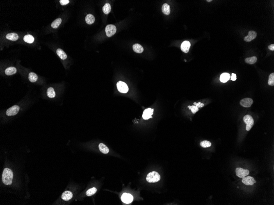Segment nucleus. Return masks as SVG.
Here are the masks:
<instances>
[{
    "label": "nucleus",
    "mask_w": 274,
    "mask_h": 205,
    "mask_svg": "<svg viewBox=\"0 0 274 205\" xmlns=\"http://www.w3.org/2000/svg\"><path fill=\"white\" fill-rule=\"evenodd\" d=\"M12 171L10 169L6 168L3 170L2 174V181L6 185H11L13 179Z\"/></svg>",
    "instance_id": "obj_1"
},
{
    "label": "nucleus",
    "mask_w": 274,
    "mask_h": 205,
    "mask_svg": "<svg viewBox=\"0 0 274 205\" xmlns=\"http://www.w3.org/2000/svg\"><path fill=\"white\" fill-rule=\"evenodd\" d=\"M146 179L149 183L157 182L160 180V175L156 172H152L148 174Z\"/></svg>",
    "instance_id": "obj_2"
},
{
    "label": "nucleus",
    "mask_w": 274,
    "mask_h": 205,
    "mask_svg": "<svg viewBox=\"0 0 274 205\" xmlns=\"http://www.w3.org/2000/svg\"><path fill=\"white\" fill-rule=\"evenodd\" d=\"M243 121L247 125L246 130L247 131H249L254 125V120L253 118L250 115H245L243 118Z\"/></svg>",
    "instance_id": "obj_3"
},
{
    "label": "nucleus",
    "mask_w": 274,
    "mask_h": 205,
    "mask_svg": "<svg viewBox=\"0 0 274 205\" xmlns=\"http://www.w3.org/2000/svg\"><path fill=\"white\" fill-rule=\"evenodd\" d=\"M117 30L116 26L112 24L108 25L105 27V31L107 37H112L115 34Z\"/></svg>",
    "instance_id": "obj_4"
},
{
    "label": "nucleus",
    "mask_w": 274,
    "mask_h": 205,
    "mask_svg": "<svg viewBox=\"0 0 274 205\" xmlns=\"http://www.w3.org/2000/svg\"><path fill=\"white\" fill-rule=\"evenodd\" d=\"M117 89L119 92L122 93H126L129 90V88L127 84L122 81H119L117 84Z\"/></svg>",
    "instance_id": "obj_5"
},
{
    "label": "nucleus",
    "mask_w": 274,
    "mask_h": 205,
    "mask_svg": "<svg viewBox=\"0 0 274 205\" xmlns=\"http://www.w3.org/2000/svg\"><path fill=\"white\" fill-rule=\"evenodd\" d=\"M235 173H236L237 176L241 178H243V177L249 175V172L248 170H245L242 168H237L235 170Z\"/></svg>",
    "instance_id": "obj_6"
},
{
    "label": "nucleus",
    "mask_w": 274,
    "mask_h": 205,
    "mask_svg": "<svg viewBox=\"0 0 274 205\" xmlns=\"http://www.w3.org/2000/svg\"><path fill=\"white\" fill-rule=\"evenodd\" d=\"M20 109V107L18 106H13L7 110L6 114L8 116H13L18 113Z\"/></svg>",
    "instance_id": "obj_7"
},
{
    "label": "nucleus",
    "mask_w": 274,
    "mask_h": 205,
    "mask_svg": "<svg viewBox=\"0 0 274 205\" xmlns=\"http://www.w3.org/2000/svg\"><path fill=\"white\" fill-rule=\"evenodd\" d=\"M242 183L247 186H252L257 182L254 178L251 176H245L242 178Z\"/></svg>",
    "instance_id": "obj_8"
},
{
    "label": "nucleus",
    "mask_w": 274,
    "mask_h": 205,
    "mask_svg": "<svg viewBox=\"0 0 274 205\" xmlns=\"http://www.w3.org/2000/svg\"><path fill=\"white\" fill-rule=\"evenodd\" d=\"M121 200L124 203L129 204L132 202L133 200V197L130 194L125 193L122 195Z\"/></svg>",
    "instance_id": "obj_9"
},
{
    "label": "nucleus",
    "mask_w": 274,
    "mask_h": 205,
    "mask_svg": "<svg viewBox=\"0 0 274 205\" xmlns=\"http://www.w3.org/2000/svg\"><path fill=\"white\" fill-rule=\"evenodd\" d=\"M253 103L252 99L250 98H245L240 101V104L245 107H249Z\"/></svg>",
    "instance_id": "obj_10"
},
{
    "label": "nucleus",
    "mask_w": 274,
    "mask_h": 205,
    "mask_svg": "<svg viewBox=\"0 0 274 205\" xmlns=\"http://www.w3.org/2000/svg\"><path fill=\"white\" fill-rule=\"evenodd\" d=\"M154 109L151 108H148L144 111L142 115V117L144 120H148L150 118H152V115L154 113Z\"/></svg>",
    "instance_id": "obj_11"
},
{
    "label": "nucleus",
    "mask_w": 274,
    "mask_h": 205,
    "mask_svg": "<svg viewBox=\"0 0 274 205\" xmlns=\"http://www.w3.org/2000/svg\"><path fill=\"white\" fill-rule=\"evenodd\" d=\"M190 47V43L189 41H185L182 43L181 46V51L185 53H188Z\"/></svg>",
    "instance_id": "obj_12"
},
{
    "label": "nucleus",
    "mask_w": 274,
    "mask_h": 205,
    "mask_svg": "<svg viewBox=\"0 0 274 205\" xmlns=\"http://www.w3.org/2000/svg\"><path fill=\"white\" fill-rule=\"evenodd\" d=\"M73 197L72 193L69 191H66L64 192L62 195L61 198L62 199L65 201H69Z\"/></svg>",
    "instance_id": "obj_13"
},
{
    "label": "nucleus",
    "mask_w": 274,
    "mask_h": 205,
    "mask_svg": "<svg viewBox=\"0 0 274 205\" xmlns=\"http://www.w3.org/2000/svg\"><path fill=\"white\" fill-rule=\"evenodd\" d=\"M133 49L134 51L138 53H141L144 51V49L142 46L138 43L134 44L133 46Z\"/></svg>",
    "instance_id": "obj_14"
},
{
    "label": "nucleus",
    "mask_w": 274,
    "mask_h": 205,
    "mask_svg": "<svg viewBox=\"0 0 274 205\" xmlns=\"http://www.w3.org/2000/svg\"><path fill=\"white\" fill-rule=\"evenodd\" d=\"M85 21L86 23L89 25H91L93 24L95 21V16L93 14H88L85 17Z\"/></svg>",
    "instance_id": "obj_15"
},
{
    "label": "nucleus",
    "mask_w": 274,
    "mask_h": 205,
    "mask_svg": "<svg viewBox=\"0 0 274 205\" xmlns=\"http://www.w3.org/2000/svg\"><path fill=\"white\" fill-rule=\"evenodd\" d=\"M6 38L8 40L15 41L19 39V36L16 33H10L7 34Z\"/></svg>",
    "instance_id": "obj_16"
},
{
    "label": "nucleus",
    "mask_w": 274,
    "mask_h": 205,
    "mask_svg": "<svg viewBox=\"0 0 274 205\" xmlns=\"http://www.w3.org/2000/svg\"><path fill=\"white\" fill-rule=\"evenodd\" d=\"M99 148L100 151L103 154H107L109 151L108 148L103 143H100L99 145Z\"/></svg>",
    "instance_id": "obj_17"
},
{
    "label": "nucleus",
    "mask_w": 274,
    "mask_h": 205,
    "mask_svg": "<svg viewBox=\"0 0 274 205\" xmlns=\"http://www.w3.org/2000/svg\"><path fill=\"white\" fill-rule=\"evenodd\" d=\"M17 70L14 67H10L6 69L5 70V73L7 75H12L16 73Z\"/></svg>",
    "instance_id": "obj_18"
},
{
    "label": "nucleus",
    "mask_w": 274,
    "mask_h": 205,
    "mask_svg": "<svg viewBox=\"0 0 274 205\" xmlns=\"http://www.w3.org/2000/svg\"><path fill=\"white\" fill-rule=\"evenodd\" d=\"M56 53L57 55L62 60H65L67 58V55L65 52L61 49H58L57 50Z\"/></svg>",
    "instance_id": "obj_19"
},
{
    "label": "nucleus",
    "mask_w": 274,
    "mask_h": 205,
    "mask_svg": "<svg viewBox=\"0 0 274 205\" xmlns=\"http://www.w3.org/2000/svg\"><path fill=\"white\" fill-rule=\"evenodd\" d=\"M162 11L165 14L169 15L170 12V8L169 5L167 3L164 4L162 7Z\"/></svg>",
    "instance_id": "obj_20"
},
{
    "label": "nucleus",
    "mask_w": 274,
    "mask_h": 205,
    "mask_svg": "<svg viewBox=\"0 0 274 205\" xmlns=\"http://www.w3.org/2000/svg\"><path fill=\"white\" fill-rule=\"evenodd\" d=\"M230 74L228 73H223L221 74L220 77V81L222 82L225 83L227 82L230 78Z\"/></svg>",
    "instance_id": "obj_21"
},
{
    "label": "nucleus",
    "mask_w": 274,
    "mask_h": 205,
    "mask_svg": "<svg viewBox=\"0 0 274 205\" xmlns=\"http://www.w3.org/2000/svg\"><path fill=\"white\" fill-rule=\"evenodd\" d=\"M28 79H29V81L31 82H35L38 80V75L36 73L33 72H31L29 74Z\"/></svg>",
    "instance_id": "obj_22"
},
{
    "label": "nucleus",
    "mask_w": 274,
    "mask_h": 205,
    "mask_svg": "<svg viewBox=\"0 0 274 205\" xmlns=\"http://www.w3.org/2000/svg\"><path fill=\"white\" fill-rule=\"evenodd\" d=\"M46 94H47L48 97L51 98H55L56 96V93L53 88L52 87H49V88H48Z\"/></svg>",
    "instance_id": "obj_23"
},
{
    "label": "nucleus",
    "mask_w": 274,
    "mask_h": 205,
    "mask_svg": "<svg viewBox=\"0 0 274 205\" xmlns=\"http://www.w3.org/2000/svg\"><path fill=\"white\" fill-rule=\"evenodd\" d=\"M103 11L105 14H108L111 12V8L110 4L106 3L103 7Z\"/></svg>",
    "instance_id": "obj_24"
},
{
    "label": "nucleus",
    "mask_w": 274,
    "mask_h": 205,
    "mask_svg": "<svg viewBox=\"0 0 274 205\" xmlns=\"http://www.w3.org/2000/svg\"><path fill=\"white\" fill-rule=\"evenodd\" d=\"M24 40L25 42L29 43H31L34 42V38L30 34H27L24 37Z\"/></svg>",
    "instance_id": "obj_25"
},
{
    "label": "nucleus",
    "mask_w": 274,
    "mask_h": 205,
    "mask_svg": "<svg viewBox=\"0 0 274 205\" xmlns=\"http://www.w3.org/2000/svg\"><path fill=\"white\" fill-rule=\"evenodd\" d=\"M61 23V18H57L56 20H55L53 22V23H52L51 26L52 28L56 29V28H58L59 26L60 25Z\"/></svg>",
    "instance_id": "obj_26"
},
{
    "label": "nucleus",
    "mask_w": 274,
    "mask_h": 205,
    "mask_svg": "<svg viewBox=\"0 0 274 205\" xmlns=\"http://www.w3.org/2000/svg\"><path fill=\"white\" fill-rule=\"evenodd\" d=\"M257 57H255V56H253L252 57L246 58L245 59V61L247 63H248V64H253L257 62Z\"/></svg>",
    "instance_id": "obj_27"
},
{
    "label": "nucleus",
    "mask_w": 274,
    "mask_h": 205,
    "mask_svg": "<svg viewBox=\"0 0 274 205\" xmlns=\"http://www.w3.org/2000/svg\"><path fill=\"white\" fill-rule=\"evenodd\" d=\"M200 145L204 148H207L210 147L211 146V143L209 141H203L200 143Z\"/></svg>",
    "instance_id": "obj_28"
},
{
    "label": "nucleus",
    "mask_w": 274,
    "mask_h": 205,
    "mask_svg": "<svg viewBox=\"0 0 274 205\" xmlns=\"http://www.w3.org/2000/svg\"><path fill=\"white\" fill-rule=\"evenodd\" d=\"M97 189L95 188H93L89 189L86 192V194L87 196H91L95 194L97 192Z\"/></svg>",
    "instance_id": "obj_29"
},
{
    "label": "nucleus",
    "mask_w": 274,
    "mask_h": 205,
    "mask_svg": "<svg viewBox=\"0 0 274 205\" xmlns=\"http://www.w3.org/2000/svg\"><path fill=\"white\" fill-rule=\"evenodd\" d=\"M268 84L270 86H274V73H272L270 74L269 77L268 82Z\"/></svg>",
    "instance_id": "obj_30"
},
{
    "label": "nucleus",
    "mask_w": 274,
    "mask_h": 205,
    "mask_svg": "<svg viewBox=\"0 0 274 205\" xmlns=\"http://www.w3.org/2000/svg\"><path fill=\"white\" fill-rule=\"evenodd\" d=\"M248 36L251 38L252 40L254 39L257 36V33L254 31H250L249 32Z\"/></svg>",
    "instance_id": "obj_31"
},
{
    "label": "nucleus",
    "mask_w": 274,
    "mask_h": 205,
    "mask_svg": "<svg viewBox=\"0 0 274 205\" xmlns=\"http://www.w3.org/2000/svg\"><path fill=\"white\" fill-rule=\"evenodd\" d=\"M188 107L190 108V109L191 110V111L194 114H195L197 112L199 111V108L195 106H188Z\"/></svg>",
    "instance_id": "obj_32"
},
{
    "label": "nucleus",
    "mask_w": 274,
    "mask_h": 205,
    "mask_svg": "<svg viewBox=\"0 0 274 205\" xmlns=\"http://www.w3.org/2000/svg\"><path fill=\"white\" fill-rule=\"evenodd\" d=\"M60 4L62 6H65L67 4L69 3V0H60Z\"/></svg>",
    "instance_id": "obj_33"
},
{
    "label": "nucleus",
    "mask_w": 274,
    "mask_h": 205,
    "mask_svg": "<svg viewBox=\"0 0 274 205\" xmlns=\"http://www.w3.org/2000/svg\"><path fill=\"white\" fill-rule=\"evenodd\" d=\"M194 104L195 105V106H197V107L198 108L202 107H203L204 106V104L201 103V102H199V103H198L195 102V103H194Z\"/></svg>",
    "instance_id": "obj_34"
},
{
    "label": "nucleus",
    "mask_w": 274,
    "mask_h": 205,
    "mask_svg": "<svg viewBox=\"0 0 274 205\" xmlns=\"http://www.w3.org/2000/svg\"><path fill=\"white\" fill-rule=\"evenodd\" d=\"M244 40L246 42H250L251 41H252L251 38L248 35L247 36L244 38Z\"/></svg>",
    "instance_id": "obj_35"
},
{
    "label": "nucleus",
    "mask_w": 274,
    "mask_h": 205,
    "mask_svg": "<svg viewBox=\"0 0 274 205\" xmlns=\"http://www.w3.org/2000/svg\"><path fill=\"white\" fill-rule=\"evenodd\" d=\"M236 80V75L234 73H232L231 77V80L232 81H235Z\"/></svg>",
    "instance_id": "obj_36"
},
{
    "label": "nucleus",
    "mask_w": 274,
    "mask_h": 205,
    "mask_svg": "<svg viewBox=\"0 0 274 205\" xmlns=\"http://www.w3.org/2000/svg\"><path fill=\"white\" fill-rule=\"evenodd\" d=\"M268 49L270 50V51H274V45L273 44H271L269 46H268Z\"/></svg>",
    "instance_id": "obj_37"
},
{
    "label": "nucleus",
    "mask_w": 274,
    "mask_h": 205,
    "mask_svg": "<svg viewBox=\"0 0 274 205\" xmlns=\"http://www.w3.org/2000/svg\"><path fill=\"white\" fill-rule=\"evenodd\" d=\"M212 1V0H211V1H208V0H207V1H208V2H211V1Z\"/></svg>",
    "instance_id": "obj_38"
}]
</instances>
